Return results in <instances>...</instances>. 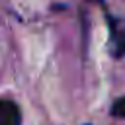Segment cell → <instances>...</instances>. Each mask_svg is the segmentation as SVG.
I'll return each mask as SVG.
<instances>
[{
    "instance_id": "obj_2",
    "label": "cell",
    "mask_w": 125,
    "mask_h": 125,
    "mask_svg": "<svg viewBox=\"0 0 125 125\" xmlns=\"http://www.w3.org/2000/svg\"><path fill=\"white\" fill-rule=\"evenodd\" d=\"M113 45H115V55L123 57L125 55V29H121L113 35Z\"/></svg>"
},
{
    "instance_id": "obj_1",
    "label": "cell",
    "mask_w": 125,
    "mask_h": 125,
    "mask_svg": "<svg viewBox=\"0 0 125 125\" xmlns=\"http://www.w3.org/2000/svg\"><path fill=\"white\" fill-rule=\"evenodd\" d=\"M0 125H21L20 107L12 100H0Z\"/></svg>"
},
{
    "instance_id": "obj_3",
    "label": "cell",
    "mask_w": 125,
    "mask_h": 125,
    "mask_svg": "<svg viewBox=\"0 0 125 125\" xmlns=\"http://www.w3.org/2000/svg\"><path fill=\"white\" fill-rule=\"evenodd\" d=\"M111 113H113L115 117H121V119H125V98H119V100H115V104H113V107H111Z\"/></svg>"
}]
</instances>
